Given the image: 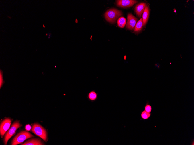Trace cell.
I'll return each instance as SVG.
<instances>
[{
	"label": "cell",
	"mask_w": 194,
	"mask_h": 145,
	"mask_svg": "<svg viewBox=\"0 0 194 145\" xmlns=\"http://www.w3.org/2000/svg\"><path fill=\"white\" fill-rule=\"evenodd\" d=\"M31 131L44 141H47L48 135L46 130L39 124L34 123L32 126Z\"/></svg>",
	"instance_id": "3"
},
{
	"label": "cell",
	"mask_w": 194,
	"mask_h": 145,
	"mask_svg": "<svg viewBox=\"0 0 194 145\" xmlns=\"http://www.w3.org/2000/svg\"><path fill=\"white\" fill-rule=\"evenodd\" d=\"M22 126L19 121H15L6 133L4 142L5 145H7L9 140L15 134L18 129Z\"/></svg>",
	"instance_id": "4"
},
{
	"label": "cell",
	"mask_w": 194,
	"mask_h": 145,
	"mask_svg": "<svg viewBox=\"0 0 194 145\" xmlns=\"http://www.w3.org/2000/svg\"><path fill=\"white\" fill-rule=\"evenodd\" d=\"M2 75H1V81H0V85H1V87H2V85L3 84V78L2 76Z\"/></svg>",
	"instance_id": "16"
},
{
	"label": "cell",
	"mask_w": 194,
	"mask_h": 145,
	"mask_svg": "<svg viewBox=\"0 0 194 145\" xmlns=\"http://www.w3.org/2000/svg\"><path fill=\"white\" fill-rule=\"evenodd\" d=\"M22 145H44L43 142L40 138H35L27 141Z\"/></svg>",
	"instance_id": "9"
},
{
	"label": "cell",
	"mask_w": 194,
	"mask_h": 145,
	"mask_svg": "<svg viewBox=\"0 0 194 145\" xmlns=\"http://www.w3.org/2000/svg\"><path fill=\"white\" fill-rule=\"evenodd\" d=\"M26 127V129L27 130H29L31 129V126L30 125H27Z\"/></svg>",
	"instance_id": "17"
},
{
	"label": "cell",
	"mask_w": 194,
	"mask_h": 145,
	"mask_svg": "<svg viewBox=\"0 0 194 145\" xmlns=\"http://www.w3.org/2000/svg\"><path fill=\"white\" fill-rule=\"evenodd\" d=\"M151 115V113H148L145 110L142 111L141 113V116L144 119H147L150 118Z\"/></svg>",
	"instance_id": "14"
},
{
	"label": "cell",
	"mask_w": 194,
	"mask_h": 145,
	"mask_svg": "<svg viewBox=\"0 0 194 145\" xmlns=\"http://www.w3.org/2000/svg\"><path fill=\"white\" fill-rule=\"evenodd\" d=\"M152 110L151 106L148 104H147L145 107V110L148 113H150L151 112Z\"/></svg>",
	"instance_id": "15"
},
{
	"label": "cell",
	"mask_w": 194,
	"mask_h": 145,
	"mask_svg": "<svg viewBox=\"0 0 194 145\" xmlns=\"http://www.w3.org/2000/svg\"><path fill=\"white\" fill-rule=\"evenodd\" d=\"M122 14V13L121 11L115 9H111L105 12L104 14V17L107 21L113 24Z\"/></svg>",
	"instance_id": "1"
},
{
	"label": "cell",
	"mask_w": 194,
	"mask_h": 145,
	"mask_svg": "<svg viewBox=\"0 0 194 145\" xmlns=\"http://www.w3.org/2000/svg\"><path fill=\"white\" fill-rule=\"evenodd\" d=\"M7 17H8V18H9L10 19H11V18L9 16H7Z\"/></svg>",
	"instance_id": "18"
},
{
	"label": "cell",
	"mask_w": 194,
	"mask_h": 145,
	"mask_svg": "<svg viewBox=\"0 0 194 145\" xmlns=\"http://www.w3.org/2000/svg\"><path fill=\"white\" fill-rule=\"evenodd\" d=\"M126 20L123 17L119 18L118 20L117 23L119 27L121 28H124L126 24Z\"/></svg>",
	"instance_id": "13"
},
{
	"label": "cell",
	"mask_w": 194,
	"mask_h": 145,
	"mask_svg": "<svg viewBox=\"0 0 194 145\" xmlns=\"http://www.w3.org/2000/svg\"><path fill=\"white\" fill-rule=\"evenodd\" d=\"M146 7V5L144 3H141L137 5L135 7V11L137 15L140 17L143 13Z\"/></svg>",
	"instance_id": "8"
},
{
	"label": "cell",
	"mask_w": 194,
	"mask_h": 145,
	"mask_svg": "<svg viewBox=\"0 0 194 145\" xmlns=\"http://www.w3.org/2000/svg\"><path fill=\"white\" fill-rule=\"evenodd\" d=\"M34 136L29 132L25 131H22L18 134L13 139L11 144L17 145L23 142L27 139L33 138Z\"/></svg>",
	"instance_id": "2"
},
{
	"label": "cell",
	"mask_w": 194,
	"mask_h": 145,
	"mask_svg": "<svg viewBox=\"0 0 194 145\" xmlns=\"http://www.w3.org/2000/svg\"><path fill=\"white\" fill-rule=\"evenodd\" d=\"M11 122V120L9 118H6L1 122L0 125V134L2 138L9 129Z\"/></svg>",
	"instance_id": "5"
},
{
	"label": "cell",
	"mask_w": 194,
	"mask_h": 145,
	"mask_svg": "<svg viewBox=\"0 0 194 145\" xmlns=\"http://www.w3.org/2000/svg\"><path fill=\"white\" fill-rule=\"evenodd\" d=\"M138 2L137 1L133 0H119L117 1V4L119 7L127 8L132 6Z\"/></svg>",
	"instance_id": "7"
},
{
	"label": "cell",
	"mask_w": 194,
	"mask_h": 145,
	"mask_svg": "<svg viewBox=\"0 0 194 145\" xmlns=\"http://www.w3.org/2000/svg\"><path fill=\"white\" fill-rule=\"evenodd\" d=\"M127 20L126 27L129 30H133L138 22V19L132 14L129 13L128 15Z\"/></svg>",
	"instance_id": "6"
},
{
	"label": "cell",
	"mask_w": 194,
	"mask_h": 145,
	"mask_svg": "<svg viewBox=\"0 0 194 145\" xmlns=\"http://www.w3.org/2000/svg\"><path fill=\"white\" fill-rule=\"evenodd\" d=\"M149 16H150V10H149L148 7L146 6L142 15V19L144 26L146 24L148 21Z\"/></svg>",
	"instance_id": "10"
},
{
	"label": "cell",
	"mask_w": 194,
	"mask_h": 145,
	"mask_svg": "<svg viewBox=\"0 0 194 145\" xmlns=\"http://www.w3.org/2000/svg\"><path fill=\"white\" fill-rule=\"evenodd\" d=\"M144 26L142 18H141L137 23L134 30V31L137 32L140 31Z\"/></svg>",
	"instance_id": "11"
},
{
	"label": "cell",
	"mask_w": 194,
	"mask_h": 145,
	"mask_svg": "<svg viewBox=\"0 0 194 145\" xmlns=\"http://www.w3.org/2000/svg\"><path fill=\"white\" fill-rule=\"evenodd\" d=\"M87 97L89 100L94 101L97 98V93L94 91H92L88 93Z\"/></svg>",
	"instance_id": "12"
}]
</instances>
